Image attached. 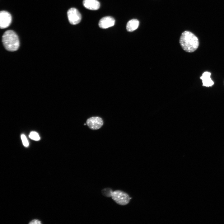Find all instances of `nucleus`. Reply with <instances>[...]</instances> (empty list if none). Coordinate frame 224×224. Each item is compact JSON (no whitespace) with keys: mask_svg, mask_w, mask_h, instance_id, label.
I'll return each instance as SVG.
<instances>
[{"mask_svg":"<svg viewBox=\"0 0 224 224\" xmlns=\"http://www.w3.org/2000/svg\"><path fill=\"white\" fill-rule=\"evenodd\" d=\"M21 138L24 146L27 147L29 146V142L26 136L24 134H22Z\"/></svg>","mask_w":224,"mask_h":224,"instance_id":"nucleus-13","label":"nucleus"},{"mask_svg":"<svg viewBox=\"0 0 224 224\" xmlns=\"http://www.w3.org/2000/svg\"><path fill=\"white\" fill-rule=\"evenodd\" d=\"M83 4L86 8L93 10L98 9L100 6L99 2L97 0H84Z\"/></svg>","mask_w":224,"mask_h":224,"instance_id":"nucleus-8","label":"nucleus"},{"mask_svg":"<svg viewBox=\"0 0 224 224\" xmlns=\"http://www.w3.org/2000/svg\"><path fill=\"white\" fill-rule=\"evenodd\" d=\"M139 21L137 19H133L129 21L126 25V29L128 32H132L138 28Z\"/></svg>","mask_w":224,"mask_h":224,"instance_id":"nucleus-10","label":"nucleus"},{"mask_svg":"<svg viewBox=\"0 0 224 224\" xmlns=\"http://www.w3.org/2000/svg\"><path fill=\"white\" fill-rule=\"evenodd\" d=\"M86 124L91 129L96 130L102 127L103 124V121L102 118L100 117H93L87 120Z\"/></svg>","mask_w":224,"mask_h":224,"instance_id":"nucleus-5","label":"nucleus"},{"mask_svg":"<svg viewBox=\"0 0 224 224\" xmlns=\"http://www.w3.org/2000/svg\"><path fill=\"white\" fill-rule=\"evenodd\" d=\"M29 224H41V222L38 220L36 219H34L33 220H32L31 221L30 223Z\"/></svg>","mask_w":224,"mask_h":224,"instance_id":"nucleus-14","label":"nucleus"},{"mask_svg":"<svg viewBox=\"0 0 224 224\" xmlns=\"http://www.w3.org/2000/svg\"><path fill=\"white\" fill-rule=\"evenodd\" d=\"M179 41L183 49L187 52H194L198 49L199 45L198 37L193 33L187 30L182 33Z\"/></svg>","mask_w":224,"mask_h":224,"instance_id":"nucleus-1","label":"nucleus"},{"mask_svg":"<svg viewBox=\"0 0 224 224\" xmlns=\"http://www.w3.org/2000/svg\"><path fill=\"white\" fill-rule=\"evenodd\" d=\"M111 197L117 203L121 205L127 204L131 198L127 194L119 190L113 192Z\"/></svg>","mask_w":224,"mask_h":224,"instance_id":"nucleus-3","label":"nucleus"},{"mask_svg":"<svg viewBox=\"0 0 224 224\" xmlns=\"http://www.w3.org/2000/svg\"><path fill=\"white\" fill-rule=\"evenodd\" d=\"M211 73L208 72H204L200 79L202 81L203 86L206 87L211 86L214 84V82L210 78Z\"/></svg>","mask_w":224,"mask_h":224,"instance_id":"nucleus-9","label":"nucleus"},{"mask_svg":"<svg viewBox=\"0 0 224 224\" xmlns=\"http://www.w3.org/2000/svg\"><path fill=\"white\" fill-rule=\"evenodd\" d=\"M12 16L7 12L2 11L0 12V27L4 29L8 27L12 21Z\"/></svg>","mask_w":224,"mask_h":224,"instance_id":"nucleus-6","label":"nucleus"},{"mask_svg":"<svg viewBox=\"0 0 224 224\" xmlns=\"http://www.w3.org/2000/svg\"><path fill=\"white\" fill-rule=\"evenodd\" d=\"M67 15L69 22L72 25H76L81 21V15L78 11L75 8L69 9L67 12Z\"/></svg>","mask_w":224,"mask_h":224,"instance_id":"nucleus-4","label":"nucleus"},{"mask_svg":"<svg viewBox=\"0 0 224 224\" xmlns=\"http://www.w3.org/2000/svg\"><path fill=\"white\" fill-rule=\"evenodd\" d=\"M115 21L112 17L107 16L103 17L99 21V26L102 29H106L114 26Z\"/></svg>","mask_w":224,"mask_h":224,"instance_id":"nucleus-7","label":"nucleus"},{"mask_svg":"<svg viewBox=\"0 0 224 224\" xmlns=\"http://www.w3.org/2000/svg\"><path fill=\"white\" fill-rule=\"evenodd\" d=\"M113 192L112 190L109 188H106L103 189L102 191L103 194L106 197H111Z\"/></svg>","mask_w":224,"mask_h":224,"instance_id":"nucleus-11","label":"nucleus"},{"mask_svg":"<svg viewBox=\"0 0 224 224\" xmlns=\"http://www.w3.org/2000/svg\"><path fill=\"white\" fill-rule=\"evenodd\" d=\"M2 42L6 49L9 51H15L19 48L20 42L18 36L13 30L6 31L2 36Z\"/></svg>","mask_w":224,"mask_h":224,"instance_id":"nucleus-2","label":"nucleus"},{"mask_svg":"<svg viewBox=\"0 0 224 224\" xmlns=\"http://www.w3.org/2000/svg\"><path fill=\"white\" fill-rule=\"evenodd\" d=\"M29 137L31 139L35 141H38L40 139L38 133L35 131L31 132L29 135Z\"/></svg>","mask_w":224,"mask_h":224,"instance_id":"nucleus-12","label":"nucleus"}]
</instances>
